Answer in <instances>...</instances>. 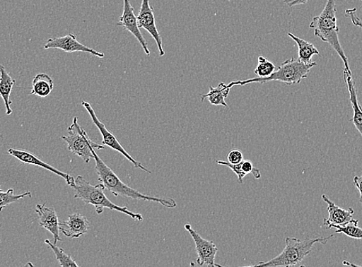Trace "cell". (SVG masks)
Here are the masks:
<instances>
[{"label":"cell","instance_id":"obj_1","mask_svg":"<svg viewBox=\"0 0 362 267\" xmlns=\"http://www.w3.org/2000/svg\"><path fill=\"white\" fill-rule=\"evenodd\" d=\"M93 160H95V169H96L98 179L105 186L109 192L115 196L130 198L132 200L155 202L161 204L165 208H175L177 203L172 198H160L144 194L136 189L127 186L118 176L110 169L105 162L98 156L96 150H93Z\"/></svg>","mask_w":362,"mask_h":267},{"label":"cell","instance_id":"obj_2","mask_svg":"<svg viewBox=\"0 0 362 267\" xmlns=\"http://www.w3.org/2000/svg\"><path fill=\"white\" fill-rule=\"evenodd\" d=\"M71 187L74 189V198L81 200L85 204L93 206L98 214L103 213L107 208L124 213L133 220H144L141 214L134 213L128 210L126 206H119L112 203L106 196L105 193L106 189L102 184L93 186L84 177L78 176L75 178Z\"/></svg>","mask_w":362,"mask_h":267},{"label":"cell","instance_id":"obj_3","mask_svg":"<svg viewBox=\"0 0 362 267\" xmlns=\"http://www.w3.org/2000/svg\"><path fill=\"white\" fill-rule=\"evenodd\" d=\"M309 28L314 30L315 35L317 37L327 42L332 47L341 59L344 69L351 73L348 57L344 54L339 40L335 0H327L323 11L320 15L314 17Z\"/></svg>","mask_w":362,"mask_h":267},{"label":"cell","instance_id":"obj_4","mask_svg":"<svg viewBox=\"0 0 362 267\" xmlns=\"http://www.w3.org/2000/svg\"><path fill=\"white\" fill-rule=\"evenodd\" d=\"M334 237V235L327 237H315L300 239L296 237H287L286 246L284 251L272 260L259 263L253 266H296L303 261L305 258L313 251V247L319 243L326 244L327 241Z\"/></svg>","mask_w":362,"mask_h":267},{"label":"cell","instance_id":"obj_5","mask_svg":"<svg viewBox=\"0 0 362 267\" xmlns=\"http://www.w3.org/2000/svg\"><path fill=\"white\" fill-rule=\"evenodd\" d=\"M317 66L316 62L304 64L298 59L291 58L284 61L277 70L268 77H256V78L245 81H232L228 83V88H232L235 85H245L253 83L264 84L272 81H278L287 85L298 84L307 78L311 69Z\"/></svg>","mask_w":362,"mask_h":267},{"label":"cell","instance_id":"obj_6","mask_svg":"<svg viewBox=\"0 0 362 267\" xmlns=\"http://www.w3.org/2000/svg\"><path fill=\"white\" fill-rule=\"evenodd\" d=\"M68 136H62L67 143L68 150L80 157L85 162L93 159V150H103L105 145L93 142L87 132L78 124V119L74 117L72 124L67 129Z\"/></svg>","mask_w":362,"mask_h":267},{"label":"cell","instance_id":"obj_7","mask_svg":"<svg viewBox=\"0 0 362 267\" xmlns=\"http://www.w3.org/2000/svg\"><path fill=\"white\" fill-rule=\"evenodd\" d=\"M82 105L86 109H87L91 117L92 121L100 132L103 136L102 144L108 146V148L113 149L119 153H122L127 160L132 162V165L136 169H141L146 172V173L151 174V171L144 167L140 162L134 159L132 155L129 154L123 148L122 145L120 144L117 138L108 130L105 124L100 121L97 117V114H95V111L90 105V103L87 101H83Z\"/></svg>","mask_w":362,"mask_h":267},{"label":"cell","instance_id":"obj_8","mask_svg":"<svg viewBox=\"0 0 362 267\" xmlns=\"http://www.w3.org/2000/svg\"><path fill=\"white\" fill-rule=\"evenodd\" d=\"M185 230L192 236L195 244L196 252L197 254V263L202 266L204 265L210 267L221 266L215 263V258L218 252V248L213 241L204 239L198 232L194 230L191 224L186 223Z\"/></svg>","mask_w":362,"mask_h":267},{"label":"cell","instance_id":"obj_9","mask_svg":"<svg viewBox=\"0 0 362 267\" xmlns=\"http://www.w3.org/2000/svg\"><path fill=\"white\" fill-rule=\"evenodd\" d=\"M138 27L148 31L156 42L160 57L165 55L163 48V40L155 23L153 7L150 4V0H142L139 14L136 16Z\"/></svg>","mask_w":362,"mask_h":267},{"label":"cell","instance_id":"obj_10","mask_svg":"<svg viewBox=\"0 0 362 267\" xmlns=\"http://www.w3.org/2000/svg\"><path fill=\"white\" fill-rule=\"evenodd\" d=\"M44 47L45 49H62L65 52V53L68 54L76 53V52H82V53L90 54L99 58H103L105 57V55L100 53V52L81 44L73 33L68 34V35L65 37L50 38L47 40Z\"/></svg>","mask_w":362,"mask_h":267},{"label":"cell","instance_id":"obj_11","mask_svg":"<svg viewBox=\"0 0 362 267\" xmlns=\"http://www.w3.org/2000/svg\"><path fill=\"white\" fill-rule=\"evenodd\" d=\"M117 25H122L126 30L130 32L136 40L140 42L146 55L148 57L151 55L148 44L143 37L139 27H138L134 8L130 0H124V11L122 16L119 17Z\"/></svg>","mask_w":362,"mask_h":267},{"label":"cell","instance_id":"obj_12","mask_svg":"<svg viewBox=\"0 0 362 267\" xmlns=\"http://www.w3.org/2000/svg\"><path fill=\"white\" fill-rule=\"evenodd\" d=\"M8 153L23 163H27V165L37 166L39 167L44 168L52 172V173H54L56 175L64 178L67 185L70 186H71L74 182V177H71L69 174H66L64 173V172L58 170L54 167L50 166L49 165H48L47 162L41 160L37 156H35V155L27 150L10 148L8 150Z\"/></svg>","mask_w":362,"mask_h":267},{"label":"cell","instance_id":"obj_13","mask_svg":"<svg viewBox=\"0 0 362 267\" xmlns=\"http://www.w3.org/2000/svg\"><path fill=\"white\" fill-rule=\"evenodd\" d=\"M59 231L66 237L79 238L88 234L90 228L89 220L79 213H75L64 222H59Z\"/></svg>","mask_w":362,"mask_h":267},{"label":"cell","instance_id":"obj_14","mask_svg":"<svg viewBox=\"0 0 362 267\" xmlns=\"http://www.w3.org/2000/svg\"><path fill=\"white\" fill-rule=\"evenodd\" d=\"M322 198L327 204V212H329V218L323 220V225L327 229H331L334 225L342 226L344 224L356 220L353 218L355 210L352 208L344 210L339 208L325 194L322 195Z\"/></svg>","mask_w":362,"mask_h":267},{"label":"cell","instance_id":"obj_15","mask_svg":"<svg viewBox=\"0 0 362 267\" xmlns=\"http://www.w3.org/2000/svg\"><path fill=\"white\" fill-rule=\"evenodd\" d=\"M36 213L39 217L40 227L45 228L54 236V243L62 241L59 236V222L56 210L54 208H48L46 204H37Z\"/></svg>","mask_w":362,"mask_h":267},{"label":"cell","instance_id":"obj_16","mask_svg":"<svg viewBox=\"0 0 362 267\" xmlns=\"http://www.w3.org/2000/svg\"><path fill=\"white\" fill-rule=\"evenodd\" d=\"M344 80L347 84L349 92L350 102L353 109V117L351 121L354 124L358 131L362 137V108L358 100L357 90L351 73L344 68Z\"/></svg>","mask_w":362,"mask_h":267},{"label":"cell","instance_id":"obj_17","mask_svg":"<svg viewBox=\"0 0 362 267\" xmlns=\"http://www.w3.org/2000/svg\"><path fill=\"white\" fill-rule=\"evenodd\" d=\"M16 81L6 71V67L0 64V97H2L6 107V114L10 116L13 114L11 108L12 101L11 95Z\"/></svg>","mask_w":362,"mask_h":267},{"label":"cell","instance_id":"obj_18","mask_svg":"<svg viewBox=\"0 0 362 267\" xmlns=\"http://www.w3.org/2000/svg\"><path fill=\"white\" fill-rule=\"evenodd\" d=\"M218 165L229 167L238 178V183L243 184V179L250 174H252L255 178L260 179L262 177L261 171L254 167L253 162L249 160H243L238 165H231L228 161L217 160Z\"/></svg>","mask_w":362,"mask_h":267},{"label":"cell","instance_id":"obj_19","mask_svg":"<svg viewBox=\"0 0 362 267\" xmlns=\"http://www.w3.org/2000/svg\"><path fill=\"white\" fill-rule=\"evenodd\" d=\"M54 89V81L52 77L47 73H39L34 77L30 95H36L39 97L45 98Z\"/></svg>","mask_w":362,"mask_h":267},{"label":"cell","instance_id":"obj_20","mask_svg":"<svg viewBox=\"0 0 362 267\" xmlns=\"http://www.w3.org/2000/svg\"><path fill=\"white\" fill-rule=\"evenodd\" d=\"M288 35L296 42L298 49V59L299 61L306 64H311L313 63V57L315 55H320L318 49L311 42L300 39L291 32H288Z\"/></svg>","mask_w":362,"mask_h":267},{"label":"cell","instance_id":"obj_21","mask_svg":"<svg viewBox=\"0 0 362 267\" xmlns=\"http://www.w3.org/2000/svg\"><path fill=\"white\" fill-rule=\"evenodd\" d=\"M230 88L225 83H221L217 88L210 87L209 93L202 94V101L208 99L214 106H223L228 108L226 99L228 97Z\"/></svg>","mask_w":362,"mask_h":267},{"label":"cell","instance_id":"obj_22","mask_svg":"<svg viewBox=\"0 0 362 267\" xmlns=\"http://www.w3.org/2000/svg\"><path fill=\"white\" fill-rule=\"evenodd\" d=\"M45 244H47L54 251L57 260L60 266L62 267H78L79 265L76 263L70 254H66L63 249L59 248L56 244L52 242L49 239L45 240Z\"/></svg>","mask_w":362,"mask_h":267},{"label":"cell","instance_id":"obj_23","mask_svg":"<svg viewBox=\"0 0 362 267\" xmlns=\"http://www.w3.org/2000/svg\"><path fill=\"white\" fill-rule=\"evenodd\" d=\"M27 196H32L31 192L16 195L13 189H8L7 191L0 189V212H2L7 206L18 202Z\"/></svg>","mask_w":362,"mask_h":267},{"label":"cell","instance_id":"obj_24","mask_svg":"<svg viewBox=\"0 0 362 267\" xmlns=\"http://www.w3.org/2000/svg\"><path fill=\"white\" fill-rule=\"evenodd\" d=\"M335 234H343L351 238L362 239V229L358 227V220L353 221L342 226L334 225Z\"/></svg>","mask_w":362,"mask_h":267},{"label":"cell","instance_id":"obj_25","mask_svg":"<svg viewBox=\"0 0 362 267\" xmlns=\"http://www.w3.org/2000/svg\"><path fill=\"white\" fill-rule=\"evenodd\" d=\"M278 67L269 61L268 59L260 56L258 57L257 66L254 71L257 77H268L271 76Z\"/></svg>","mask_w":362,"mask_h":267},{"label":"cell","instance_id":"obj_26","mask_svg":"<svg viewBox=\"0 0 362 267\" xmlns=\"http://www.w3.org/2000/svg\"><path fill=\"white\" fill-rule=\"evenodd\" d=\"M344 16L346 18L350 19L353 25H355L356 27L360 28L362 30V20L357 14V8H347L346 12H344Z\"/></svg>","mask_w":362,"mask_h":267},{"label":"cell","instance_id":"obj_27","mask_svg":"<svg viewBox=\"0 0 362 267\" xmlns=\"http://www.w3.org/2000/svg\"><path fill=\"white\" fill-rule=\"evenodd\" d=\"M244 160V155L240 150L234 149L230 150L228 154V161L231 165H238Z\"/></svg>","mask_w":362,"mask_h":267},{"label":"cell","instance_id":"obj_28","mask_svg":"<svg viewBox=\"0 0 362 267\" xmlns=\"http://www.w3.org/2000/svg\"><path fill=\"white\" fill-rule=\"evenodd\" d=\"M353 184L358 189L360 193L359 201L362 203V174L361 176H356L353 179Z\"/></svg>","mask_w":362,"mask_h":267},{"label":"cell","instance_id":"obj_29","mask_svg":"<svg viewBox=\"0 0 362 267\" xmlns=\"http://www.w3.org/2000/svg\"><path fill=\"white\" fill-rule=\"evenodd\" d=\"M283 1L289 7H293L298 5L306 4L308 0H283Z\"/></svg>","mask_w":362,"mask_h":267},{"label":"cell","instance_id":"obj_30","mask_svg":"<svg viewBox=\"0 0 362 267\" xmlns=\"http://www.w3.org/2000/svg\"><path fill=\"white\" fill-rule=\"evenodd\" d=\"M0 244H1V240H0Z\"/></svg>","mask_w":362,"mask_h":267},{"label":"cell","instance_id":"obj_31","mask_svg":"<svg viewBox=\"0 0 362 267\" xmlns=\"http://www.w3.org/2000/svg\"><path fill=\"white\" fill-rule=\"evenodd\" d=\"M361 4H362V0H361Z\"/></svg>","mask_w":362,"mask_h":267}]
</instances>
